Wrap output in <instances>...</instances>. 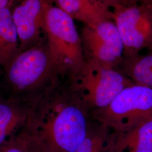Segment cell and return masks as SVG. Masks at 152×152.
Returning a JSON list of instances; mask_svg holds the SVG:
<instances>
[{"instance_id": "cell-1", "label": "cell", "mask_w": 152, "mask_h": 152, "mask_svg": "<svg viewBox=\"0 0 152 152\" xmlns=\"http://www.w3.org/2000/svg\"><path fill=\"white\" fill-rule=\"evenodd\" d=\"M91 121L69 81H61L31 104L25 127L42 152H76Z\"/></svg>"}, {"instance_id": "cell-2", "label": "cell", "mask_w": 152, "mask_h": 152, "mask_svg": "<svg viewBox=\"0 0 152 152\" xmlns=\"http://www.w3.org/2000/svg\"><path fill=\"white\" fill-rule=\"evenodd\" d=\"M3 86L8 96L31 104L63 81L42 43L20 51L2 68Z\"/></svg>"}, {"instance_id": "cell-3", "label": "cell", "mask_w": 152, "mask_h": 152, "mask_svg": "<svg viewBox=\"0 0 152 152\" xmlns=\"http://www.w3.org/2000/svg\"><path fill=\"white\" fill-rule=\"evenodd\" d=\"M46 38L55 69L62 79L77 75L85 63L80 34L75 20L57 6L51 5L46 15Z\"/></svg>"}, {"instance_id": "cell-4", "label": "cell", "mask_w": 152, "mask_h": 152, "mask_svg": "<svg viewBox=\"0 0 152 152\" xmlns=\"http://www.w3.org/2000/svg\"><path fill=\"white\" fill-rule=\"evenodd\" d=\"M90 113L104 108L125 87L133 83L117 68L85 60L81 70L68 80Z\"/></svg>"}, {"instance_id": "cell-5", "label": "cell", "mask_w": 152, "mask_h": 152, "mask_svg": "<svg viewBox=\"0 0 152 152\" xmlns=\"http://www.w3.org/2000/svg\"><path fill=\"white\" fill-rule=\"evenodd\" d=\"M90 114L114 132H126L152 119V89L133 83L107 107Z\"/></svg>"}, {"instance_id": "cell-6", "label": "cell", "mask_w": 152, "mask_h": 152, "mask_svg": "<svg viewBox=\"0 0 152 152\" xmlns=\"http://www.w3.org/2000/svg\"><path fill=\"white\" fill-rule=\"evenodd\" d=\"M112 19L124 45L123 57L152 50V7L141 2L119 4L112 10Z\"/></svg>"}, {"instance_id": "cell-7", "label": "cell", "mask_w": 152, "mask_h": 152, "mask_svg": "<svg viewBox=\"0 0 152 152\" xmlns=\"http://www.w3.org/2000/svg\"><path fill=\"white\" fill-rule=\"evenodd\" d=\"M85 60L117 68L124 56V45L112 19L84 25L80 33Z\"/></svg>"}, {"instance_id": "cell-8", "label": "cell", "mask_w": 152, "mask_h": 152, "mask_svg": "<svg viewBox=\"0 0 152 152\" xmlns=\"http://www.w3.org/2000/svg\"><path fill=\"white\" fill-rule=\"evenodd\" d=\"M11 10L20 51L42 43L46 37V15L50 5L46 0H20Z\"/></svg>"}, {"instance_id": "cell-9", "label": "cell", "mask_w": 152, "mask_h": 152, "mask_svg": "<svg viewBox=\"0 0 152 152\" xmlns=\"http://www.w3.org/2000/svg\"><path fill=\"white\" fill-rule=\"evenodd\" d=\"M31 104L0 97V146L26 126Z\"/></svg>"}, {"instance_id": "cell-10", "label": "cell", "mask_w": 152, "mask_h": 152, "mask_svg": "<svg viewBox=\"0 0 152 152\" xmlns=\"http://www.w3.org/2000/svg\"><path fill=\"white\" fill-rule=\"evenodd\" d=\"M61 10L74 20L93 25L112 19V11L100 0H55Z\"/></svg>"}, {"instance_id": "cell-11", "label": "cell", "mask_w": 152, "mask_h": 152, "mask_svg": "<svg viewBox=\"0 0 152 152\" xmlns=\"http://www.w3.org/2000/svg\"><path fill=\"white\" fill-rule=\"evenodd\" d=\"M114 133L113 152H152V119L126 132Z\"/></svg>"}, {"instance_id": "cell-12", "label": "cell", "mask_w": 152, "mask_h": 152, "mask_svg": "<svg viewBox=\"0 0 152 152\" xmlns=\"http://www.w3.org/2000/svg\"><path fill=\"white\" fill-rule=\"evenodd\" d=\"M117 69L134 83L152 89V50L146 54L123 57Z\"/></svg>"}, {"instance_id": "cell-13", "label": "cell", "mask_w": 152, "mask_h": 152, "mask_svg": "<svg viewBox=\"0 0 152 152\" xmlns=\"http://www.w3.org/2000/svg\"><path fill=\"white\" fill-rule=\"evenodd\" d=\"M19 51V39L11 8L0 9V69Z\"/></svg>"}, {"instance_id": "cell-14", "label": "cell", "mask_w": 152, "mask_h": 152, "mask_svg": "<svg viewBox=\"0 0 152 152\" xmlns=\"http://www.w3.org/2000/svg\"><path fill=\"white\" fill-rule=\"evenodd\" d=\"M114 136L113 131L91 118L87 135L76 152H113Z\"/></svg>"}, {"instance_id": "cell-15", "label": "cell", "mask_w": 152, "mask_h": 152, "mask_svg": "<svg viewBox=\"0 0 152 152\" xmlns=\"http://www.w3.org/2000/svg\"><path fill=\"white\" fill-rule=\"evenodd\" d=\"M36 141L25 126L0 146V152H38Z\"/></svg>"}, {"instance_id": "cell-16", "label": "cell", "mask_w": 152, "mask_h": 152, "mask_svg": "<svg viewBox=\"0 0 152 152\" xmlns=\"http://www.w3.org/2000/svg\"><path fill=\"white\" fill-rule=\"evenodd\" d=\"M110 9H113L116 6L121 4L120 0H100Z\"/></svg>"}, {"instance_id": "cell-17", "label": "cell", "mask_w": 152, "mask_h": 152, "mask_svg": "<svg viewBox=\"0 0 152 152\" xmlns=\"http://www.w3.org/2000/svg\"><path fill=\"white\" fill-rule=\"evenodd\" d=\"M15 0H0V9L6 7L11 8Z\"/></svg>"}, {"instance_id": "cell-18", "label": "cell", "mask_w": 152, "mask_h": 152, "mask_svg": "<svg viewBox=\"0 0 152 152\" xmlns=\"http://www.w3.org/2000/svg\"><path fill=\"white\" fill-rule=\"evenodd\" d=\"M143 0H120V4L122 5L135 4L138 2H141Z\"/></svg>"}, {"instance_id": "cell-19", "label": "cell", "mask_w": 152, "mask_h": 152, "mask_svg": "<svg viewBox=\"0 0 152 152\" xmlns=\"http://www.w3.org/2000/svg\"><path fill=\"white\" fill-rule=\"evenodd\" d=\"M141 2L146 4L147 5L151 6V7H152V0H143Z\"/></svg>"}, {"instance_id": "cell-20", "label": "cell", "mask_w": 152, "mask_h": 152, "mask_svg": "<svg viewBox=\"0 0 152 152\" xmlns=\"http://www.w3.org/2000/svg\"><path fill=\"white\" fill-rule=\"evenodd\" d=\"M38 152H41V149H40V148H39V147H38Z\"/></svg>"}, {"instance_id": "cell-21", "label": "cell", "mask_w": 152, "mask_h": 152, "mask_svg": "<svg viewBox=\"0 0 152 152\" xmlns=\"http://www.w3.org/2000/svg\"><path fill=\"white\" fill-rule=\"evenodd\" d=\"M18 1H20V0H18Z\"/></svg>"}]
</instances>
